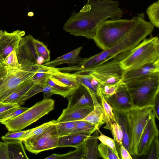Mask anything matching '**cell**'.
Segmentation results:
<instances>
[{
  "label": "cell",
  "mask_w": 159,
  "mask_h": 159,
  "mask_svg": "<svg viewBox=\"0 0 159 159\" xmlns=\"http://www.w3.org/2000/svg\"><path fill=\"white\" fill-rule=\"evenodd\" d=\"M159 60V39L157 36L145 39L120 61L124 70H127Z\"/></svg>",
  "instance_id": "obj_5"
},
{
  "label": "cell",
  "mask_w": 159,
  "mask_h": 159,
  "mask_svg": "<svg viewBox=\"0 0 159 159\" xmlns=\"http://www.w3.org/2000/svg\"><path fill=\"white\" fill-rule=\"evenodd\" d=\"M82 47L81 46L77 48L53 61L44 63L43 65L47 66L55 67L58 65L65 63L78 65L82 61L84 58H81L80 56Z\"/></svg>",
  "instance_id": "obj_21"
},
{
  "label": "cell",
  "mask_w": 159,
  "mask_h": 159,
  "mask_svg": "<svg viewBox=\"0 0 159 159\" xmlns=\"http://www.w3.org/2000/svg\"><path fill=\"white\" fill-rule=\"evenodd\" d=\"M147 159H159V141L158 136H155L152 140L148 151Z\"/></svg>",
  "instance_id": "obj_40"
},
{
  "label": "cell",
  "mask_w": 159,
  "mask_h": 159,
  "mask_svg": "<svg viewBox=\"0 0 159 159\" xmlns=\"http://www.w3.org/2000/svg\"><path fill=\"white\" fill-rule=\"evenodd\" d=\"M23 141L8 143L9 159H28Z\"/></svg>",
  "instance_id": "obj_26"
},
{
  "label": "cell",
  "mask_w": 159,
  "mask_h": 159,
  "mask_svg": "<svg viewBox=\"0 0 159 159\" xmlns=\"http://www.w3.org/2000/svg\"><path fill=\"white\" fill-rule=\"evenodd\" d=\"M34 38L29 34L23 36L19 46V52L17 55L19 63L37 64L39 57L36 51L34 42Z\"/></svg>",
  "instance_id": "obj_12"
},
{
  "label": "cell",
  "mask_w": 159,
  "mask_h": 159,
  "mask_svg": "<svg viewBox=\"0 0 159 159\" xmlns=\"http://www.w3.org/2000/svg\"><path fill=\"white\" fill-rule=\"evenodd\" d=\"M10 68L3 64L0 67V87L7 76Z\"/></svg>",
  "instance_id": "obj_47"
},
{
  "label": "cell",
  "mask_w": 159,
  "mask_h": 159,
  "mask_svg": "<svg viewBox=\"0 0 159 159\" xmlns=\"http://www.w3.org/2000/svg\"><path fill=\"white\" fill-rule=\"evenodd\" d=\"M124 84L122 80L113 84H100L99 88L104 98H106L116 93Z\"/></svg>",
  "instance_id": "obj_31"
},
{
  "label": "cell",
  "mask_w": 159,
  "mask_h": 159,
  "mask_svg": "<svg viewBox=\"0 0 159 159\" xmlns=\"http://www.w3.org/2000/svg\"><path fill=\"white\" fill-rule=\"evenodd\" d=\"M42 84H35L25 94L23 98V101L25 102L30 97L42 92Z\"/></svg>",
  "instance_id": "obj_44"
},
{
  "label": "cell",
  "mask_w": 159,
  "mask_h": 159,
  "mask_svg": "<svg viewBox=\"0 0 159 159\" xmlns=\"http://www.w3.org/2000/svg\"><path fill=\"white\" fill-rule=\"evenodd\" d=\"M135 107L153 106L159 93V72L125 82Z\"/></svg>",
  "instance_id": "obj_3"
},
{
  "label": "cell",
  "mask_w": 159,
  "mask_h": 159,
  "mask_svg": "<svg viewBox=\"0 0 159 159\" xmlns=\"http://www.w3.org/2000/svg\"><path fill=\"white\" fill-rule=\"evenodd\" d=\"M157 72H159V60L134 68L124 70L122 75V80L125 82Z\"/></svg>",
  "instance_id": "obj_16"
},
{
  "label": "cell",
  "mask_w": 159,
  "mask_h": 159,
  "mask_svg": "<svg viewBox=\"0 0 159 159\" xmlns=\"http://www.w3.org/2000/svg\"><path fill=\"white\" fill-rule=\"evenodd\" d=\"M42 92L43 93V100L50 99L52 95L57 94L56 92L54 89L46 84L42 85Z\"/></svg>",
  "instance_id": "obj_45"
},
{
  "label": "cell",
  "mask_w": 159,
  "mask_h": 159,
  "mask_svg": "<svg viewBox=\"0 0 159 159\" xmlns=\"http://www.w3.org/2000/svg\"><path fill=\"white\" fill-rule=\"evenodd\" d=\"M144 16L143 13L138 14L133 26L121 40L99 53L84 58L76 66L77 70L91 68L118 57L124 58L154 29V26L145 20Z\"/></svg>",
  "instance_id": "obj_2"
},
{
  "label": "cell",
  "mask_w": 159,
  "mask_h": 159,
  "mask_svg": "<svg viewBox=\"0 0 159 159\" xmlns=\"http://www.w3.org/2000/svg\"><path fill=\"white\" fill-rule=\"evenodd\" d=\"M65 154H53L50 156L45 158V159H63Z\"/></svg>",
  "instance_id": "obj_50"
},
{
  "label": "cell",
  "mask_w": 159,
  "mask_h": 159,
  "mask_svg": "<svg viewBox=\"0 0 159 159\" xmlns=\"http://www.w3.org/2000/svg\"><path fill=\"white\" fill-rule=\"evenodd\" d=\"M54 104L53 99H43L16 117L1 123L8 131H21L53 110Z\"/></svg>",
  "instance_id": "obj_6"
},
{
  "label": "cell",
  "mask_w": 159,
  "mask_h": 159,
  "mask_svg": "<svg viewBox=\"0 0 159 159\" xmlns=\"http://www.w3.org/2000/svg\"><path fill=\"white\" fill-rule=\"evenodd\" d=\"M3 32V31L2 30H0V39L2 35Z\"/></svg>",
  "instance_id": "obj_52"
},
{
  "label": "cell",
  "mask_w": 159,
  "mask_h": 159,
  "mask_svg": "<svg viewBox=\"0 0 159 159\" xmlns=\"http://www.w3.org/2000/svg\"><path fill=\"white\" fill-rule=\"evenodd\" d=\"M115 141L119 145L122 144L123 133L121 128L116 122H113L111 126L110 129Z\"/></svg>",
  "instance_id": "obj_39"
},
{
  "label": "cell",
  "mask_w": 159,
  "mask_h": 159,
  "mask_svg": "<svg viewBox=\"0 0 159 159\" xmlns=\"http://www.w3.org/2000/svg\"><path fill=\"white\" fill-rule=\"evenodd\" d=\"M35 84L30 79L21 84L11 95L4 99L1 102L17 104L20 106L24 104V97L28 91Z\"/></svg>",
  "instance_id": "obj_22"
},
{
  "label": "cell",
  "mask_w": 159,
  "mask_h": 159,
  "mask_svg": "<svg viewBox=\"0 0 159 159\" xmlns=\"http://www.w3.org/2000/svg\"><path fill=\"white\" fill-rule=\"evenodd\" d=\"M43 65L34 63L21 64L18 69L10 68L0 87V102L13 93L22 83L31 79Z\"/></svg>",
  "instance_id": "obj_7"
},
{
  "label": "cell",
  "mask_w": 159,
  "mask_h": 159,
  "mask_svg": "<svg viewBox=\"0 0 159 159\" xmlns=\"http://www.w3.org/2000/svg\"><path fill=\"white\" fill-rule=\"evenodd\" d=\"M99 129L95 130L93 135L89 136L86 141V154L85 159H98L100 157L98 151V140L99 134Z\"/></svg>",
  "instance_id": "obj_23"
},
{
  "label": "cell",
  "mask_w": 159,
  "mask_h": 159,
  "mask_svg": "<svg viewBox=\"0 0 159 159\" xmlns=\"http://www.w3.org/2000/svg\"><path fill=\"white\" fill-rule=\"evenodd\" d=\"M98 151L100 157L104 159H120L112 149L102 143L98 145Z\"/></svg>",
  "instance_id": "obj_36"
},
{
  "label": "cell",
  "mask_w": 159,
  "mask_h": 159,
  "mask_svg": "<svg viewBox=\"0 0 159 159\" xmlns=\"http://www.w3.org/2000/svg\"><path fill=\"white\" fill-rule=\"evenodd\" d=\"M91 96L94 106L93 109L82 120L86 121L95 125L99 129L106 123V120L101 103L98 100V95L88 88Z\"/></svg>",
  "instance_id": "obj_17"
},
{
  "label": "cell",
  "mask_w": 159,
  "mask_h": 159,
  "mask_svg": "<svg viewBox=\"0 0 159 159\" xmlns=\"http://www.w3.org/2000/svg\"><path fill=\"white\" fill-rule=\"evenodd\" d=\"M105 99L112 109L127 111L134 107L125 83L116 93Z\"/></svg>",
  "instance_id": "obj_15"
},
{
  "label": "cell",
  "mask_w": 159,
  "mask_h": 159,
  "mask_svg": "<svg viewBox=\"0 0 159 159\" xmlns=\"http://www.w3.org/2000/svg\"><path fill=\"white\" fill-rule=\"evenodd\" d=\"M0 159H9L7 143L0 141Z\"/></svg>",
  "instance_id": "obj_46"
},
{
  "label": "cell",
  "mask_w": 159,
  "mask_h": 159,
  "mask_svg": "<svg viewBox=\"0 0 159 159\" xmlns=\"http://www.w3.org/2000/svg\"><path fill=\"white\" fill-rule=\"evenodd\" d=\"M113 111L116 122L120 126L123 133L122 145L130 154L131 133L127 111L115 109Z\"/></svg>",
  "instance_id": "obj_18"
},
{
  "label": "cell",
  "mask_w": 159,
  "mask_h": 159,
  "mask_svg": "<svg viewBox=\"0 0 159 159\" xmlns=\"http://www.w3.org/2000/svg\"><path fill=\"white\" fill-rule=\"evenodd\" d=\"M2 65V63L0 61V67H1Z\"/></svg>",
  "instance_id": "obj_53"
},
{
  "label": "cell",
  "mask_w": 159,
  "mask_h": 159,
  "mask_svg": "<svg viewBox=\"0 0 159 159\" xmlns=\"http://www.w3.org/2000/svg\"><path fill=\"white\" fill-rule=\"evenodd\" d=\"M27 130L17 131H9L4 135L1 137L2 140L7 143H15L20 141V139L22 136L25 133Z\"/></svg>",
  "instance_id": "obj_37"
},
{
  "label": "cell",
  "mask_w": 159,
  "mask_h": 159,
  "mask_svg": "<svg viewBox=\"0 0 159 159\" xmlns=\"http://www.w3.org/2000/svg\"><path fill=\"white\" fill-rule=\"evenodd\" d=\"M153 106L134 107L127 111L131 133V155H137L139 141L149 119L153 114Z\"/></svg>",
  "instance_id": "obj_8"
},
{
  "label": "cell",
  "mask_w": 159,
  "mask_h": 159,
  "mask_svg": "<svg viewBox=\"0 0 159 159\" xmlns=\"http://www.w3.org/2000/svg\"><path fill=\"white\" fill-rule=\"evenodd\" d=\"M20 106L19 104H17L0 102V117L6 113L17 108Z\"/></svg>",
  "instance_id": "obj_43"
},
{
  "label": "cell",
  "mask_w": 159,
  "mask_h": 159,
  "mask_svg": "<svg viewBox=\"0 0 159 159\" xmlns=\"http://www.w3.org/2000/svg\"><path fill=\"white\" fill-rule=\"evenodd\" d=\"M94 107L77 108L67 107L64 109L61 116L56 120L57 123L81 120L93 109Z\"/></svg>",
  "instance_id": "obj_19"
},
{
  "label": "cell",
  "mask_w": 159,
  "mask_h": 159,
  "mask_svg": "<svg viewBox=\"0 0 159 159\" xmlns=\"http://www.w3.org/2000/svg\"><path fill=\"white\" fill-rule=\"evenodd\" d=\"M98 129L96 126L86 121L80 120L76 121L74 129L72 133L79 132H94Z\"/></svg>",
  "instance_id": "obj_34"
},
{
  "label": "cell",
  "mask_w": 159,
  "mask_h": 159,
  "mask_svg": "<svg viewBox=\"0 0 159 159\" xmlns=\"http://www.w3.org/2000/svg\"><path fill=\"white\" fill-rule=\"evenodd\" d=\"M97 95L100 99L101 104L106 120V125L104 128L110 130L111 124L114 122H116L112 108L104 98L99 87Z\"/></svg>",
  "instance_id": "obj_25"
},
{
  "label": "cell",
  "mask_w": 159,
  "mask_h": 159,
  "mask_svg": "<svg viewBox=\"0 0 159 159\" xmlns=\"http://www.w3.org/2000/svg\"><path fill=\"white\" fill-rule=\"evenodd\" d=\"M53 68L43 65L32 77L31 80L35 84L42 85L46 84Z\"/></svg>",
  "instance_id": "obj_28"
},
{
  "label": "cell",
  "mask_w": 159,
  "mask_h": 159,
  "mask_svg": "<svg viewBox=\"0 0 159 159\" xmlns=\"http://www.w3.org/2000/svg\"><path fill=\"white\" fill-rule=\"evenodd\" d=\"M75 148V150L65 154L63 159H85L86 154V141Z\"/></svg>",
  "instance_id": "obj_32"
},
{
  "label": "cell",
  "mask_w": 159,
  "mask_h": 159,
  "mask_svg": "<svg viewBox=\"0 0 159 159\" xmlns=\"http://www.w3.org/2000/svg\"><path fill=\"white\" fill-rule=\"evenodd\" d=\"M120 146V152L122 159H132L130 154L128 150L122 144L119 145Z\"/></svg>",
  "instance_id": "obj_49"
},
{
  "label": "cell",
  "mask_w": 159,
  "mask_h": 159,
  "mask_svg": "<svg viewBox=\"0 0 159 159\" xmlns=\"http://www.w3.org/2000/svg\"><path fill=\"white\" fill-rule=\"evenodd\" d=\"M50 76L72 88H76L79 85L76 76L74 73L62 72L59 70L57 68L54 67Z\"/></svg>",
  "instance_id": "obj_24"
},
{
  "label": "cell",
  "mask_w": 159,
  "mask_h": 159,
  "mask_svg": "<svg viewBox=\"0 0 159 159\" xmlns=\"http://www.w3.org/2000/svg\"><path fill=\"white\" fill-rule=\"evenodd\" d=\"M29 108L21 107L20 106L3 115L0 117V122H4L12 119L24 112Z\"/></svg>",
  "instance_id": "obj_41"
},
{
  "label": "cell",
  "mask_w": 159,
  "mask_h": 159,
  "mask_svg": "<svg viewBox=\"0 0 159 159\" xmlns=\"http://www.w3.org/2000/svg\"><path fill=\"white\" fill-rule=\"evenodd\" d=\"M66 98L68 101V107H94L93 99L88 88L81 84L79 83L78 87L74 89Z\"/></svg>",
  "instance_id": "obj_14"
},
{
  "label": "cell",
  "mask_w": 159,
  "mask_h": 159,
  "mask_svg": "<svg viewBox=\"0 0 159 159\" xmlns=\"http://www.w3.org/2000/svg\"><path fill=\"white\" fill-rule=\"evenodd\" d=\"M153 114L147 121L141 136L139 143L137 155H146L148 152L151 143L157 136H158L159 131L157 127Z\"/></svg>",
  "instance_id": "obj_13"
},
{
  "label": "cell",
  "mask_w": 159,
  "mask_h": 159,
  "mask_svg": "<svg viewBox=\"0 0 159 159\" xmlns=\"http://www.w3.org/2000/svg\"><path fill=\"white\" fill-rule=\"evenodd\" d=\"M35 47L37 53L39 57H42L44 62L49 61L50 60V52L46 45L43 42L37 39H34Z\"/></svg>",
  "instance_id": "obj_35"
},
{
  "label": "cell",
  "mask_w": 159,
  "mask_h": 159,
  "mask_svg": "<svg viewBox=\"0 0 159 159\" xmlns=\"http://www.w3.org/2000/svg\"><path fill=\"white\" fill-rule=\"evenodd\" d=\"M76 121L57 122L55 125L58 136L60 137L72 133Z\"/></svg>",
  "instance_id": "obj_33"
},
{
  "label": "cell",
  "mask_w": 159,
  "mask_h": 159,
  "mask_svg": "<svg viewBox=\"0 0 159 159\" xmlns=\"http://www.w3.org/2000/svg\"><path fill=\"white\" fill-rule=\"evenodd\" d=\"M34 15V13H33V12H29L28 13V15L29 16H33Z\"/></svg>",
  "instance_id": "obj_51"
},
{
  "label": "cell",
  "mask_w": 159,
  "mask_h": 159,
  "mask_svg": "<svg viewBox=\"0 0 159 159\" xmlns=\"http://www.w3.org/2000/svg\"><path fill=\"white\" fill-rule=\"evenodd\" d=\"M123 11L119 2L113 0H87L79 11L73 12L63 28L70 34L93 39L98 26L110 18L120 19Z\"/></svg>",
  "instance_id": "obj_1"
},
{
  "label": "cell",
  "mask_w": 159,
  "mask_h": 159,
  "mask_svg": "<svg viewBox=\"0 0 159 159\" xmlns=\"http://www.w3.org/2000/svg\"><path fill=\"white\" fill-rule=\"evenodd\" d=\"M56 123V120H53L46 122L35 128L27 130L26 132L22 136L20 139L21 141H23L32 137L40 134L44 132Z\"/></svg>",
  "instance_id": "obj_29"
},
{
  "label": "cell",
  "mask_w": 159,
  "mask_h": 159,
  "mask_svg": "<svg viewBox=\"0 0 159 159\" xmlns=\"http://www.w3.org/2000/svg\"><path fill=\"white\" fill-rule=\"evenodd\" d=\"M93 132L71 133L59 137L58 147L76 148L85 142Z\"/></svg>",
  "instance_id": "obj_20"
},
{
  "label": "cell",
  "mask_w": 159,
  "mask_h": 159,
  "mask_svg": "<svg viewBox=\"0 0 159 159\" xmlns=\"http://www.w3.org/2000/svg\"><path fill=\"white\" fill-rule=\"evenodd\" d=\"M123 59L118 57L94 67L76 71L91 74L100 84H113L122 80L124 70L120 66V61Z\"/></svg>",
  "instance_id": "obj_9"
},
{
  "label": "cell",
  "mask_w": 159,
  "mask_h": 159,
  "mask_svg": "<svg viewBox=\"0 0 159 159\" xmlns=\"http://www.w3.org/2000/svg\"><path fill=\"white\" fill-rule=\"evenodd\" d=\"M136 17L130 19L107 20L97 27L93 38L96 45L103 51L121 40L130 30Z\"/></svg>",
  "instance_id": "obj_4"
},
{
  "label": "cell",
  "mask_w": 159,
  "mask_h": 159,
  "mask_svg": "<svg viewBox=\"0 0 159 159\" xmlns=\"http://www.w3.org/2000/svg\"><path fill=\"white\" fill-rule=\"evenodd\" d=\"M46 84L52 86L56 92L57 94L60 95L64 98H66L74 89L51 77L50 75L48 77Z\"/></svg>",
  "instance_id": "obj_27"
},
{
  "label": "cell",
  "mask_w": 159,
  "mask_h": 159,
  "mask_svg": "<svg viewBox=\"0 0 159 159\" xmlns=\"http://www.w3.org/2000/svg\"><path fill=\"white\" fill-rule=\"evenodd\" d=\"M99 133L100 135H99L98 139L101 143L111 148L115 153L119 156L114 139L104 135L100 131H99Z\"/></svg>",
  "instance_id": "obj_42"
},
{
  "label": "cell",
  "mask_w": 159,
  "mask_h": 159,
  "mask_svg": "<svg viewBox=\"0 0 159 159\" xmlns=\"http://www.w3.org/2000/svg\"><path fill=\"white\" fill-rule=\"evenodd\" d=\"M25 34V31L19 30L11 33L3 31L0 39V61L2 63L12 51H15L18 54L20 42Z\"/></svg>",
  "instance_id": "obj_11"
},
{
  "label": "cell",
  "mask_w": 159,
  "mask_h": 159,
  "mask_svg": "<svg viewBox=\"0 0 159 159\" xmlns=\"http://www.w3.org/2000/svg\"><path fill=\"white\" fill-rule=\"evenodd\" d=\"M150 23L154 26L159 27V0L150 5L146 11Z\"/></svg>",
  "instance_id": "obj_30"
},
{
  "label": "cell",
  "mask_w": 159,
  "mask_h": 159,
  "mask_svg": "<svg viewBox=\"0 0 159 159\" xmlns=\"http://www.w3.org/2000/svg\"><path fill=\"white\" fill-rule=\"evenodd\" d=\"M159 93L157 95L153 104L152 111L155 118L159 120Z\"/></svg>",
  "instance_id": "obj_48"
},
{
  "label": "cell",
  "mask_w": 159,
  "mask_h": 159,
  "mask_svg": "<svg viewBox=\"0 0 159 159\" xmlns=\"http://www.w3.org/2000/svg\"><path fill=\"white\" fill-rule=\"evenodd\" d=\"M55 124L43 133L23 141L26 149L37 154L42 151L58 147L59 137Z\"/></svg>",
  "instance_id": "obj_10"
},
{
  "label": "cell",
  "mask_w": 159,
  "mask_h": 159,
  "mask_svg": "<svg viewBox=\"0 0 159 159\" xmlns=\"http://www.w3.org/2000/svg\"><path fill=\"white\" fill-rule=\"evenodd\" d=\"M2 64L11 68L16 69L20 68L21 64L18 61L17 54L15 51H12L5 57Z\"/></svg>",
  "instance_id": "obj_38"
}]
</instances>
